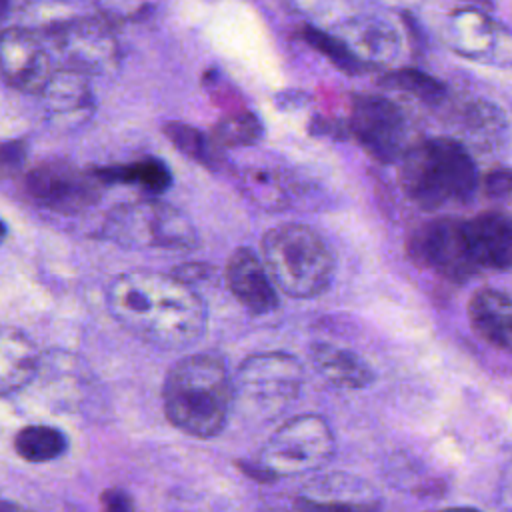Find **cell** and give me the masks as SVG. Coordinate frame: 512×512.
Masks as SVG:
<instances>
[{
  "mask_svg": "<svg viewBox=\"0 0 512 512\" xmlns=\"http://www.w3.org/2000/svg\"><path fill=\"white\" fill-rule=\"evenodd\" d=\"M24 190L38 206L58 214H78L100 200L102 184L92 170L64 160H48L24 176Z\"/></svg>",
  "mask_w": 512,
  "mask_h": 512,
  "instance_id": "cell-10",
  "label": "cell"
},
{
  "mask_svg": "<svg viewBox=\"0 0 512 512\" xmlns=\"http://www.w3.org/2000/svg\"><path fill=\"white\" fill-rule=\"evenodd\" d=\"M40 372V352L36 344L18 328H0V398L10 396L28 384Z\"/></svg>",
  "mask_w": 512,
  "mask_h": 512,
  "instance_id": "cell-17",
  "label": "cell"
},
{
  "mask_svg": "<svg viewBox=\"0 0 512 512\" xmlns=\"http://www.w3.org/2000/svg\"><path fill=\"white\" fill-rule=\"evenodd\" d=\"M164 414L170 424L194 438H214L228 422L234 382L224 358L194 352L176 360L162 384Z\"/></svg>",
  "mask_w": 512,
  "mask_h": 512,
  "instance_id": "cell-2",
  "label": "cell"
},
{
  "mask_svg": "<svg viewBox=\"0 0 512 512\" xmlns=\"http://www.w3.org/2000/svg\"><path fill=\"white\" fill-rule=\"evenodd\" d=\"M232 382L234 398L264 416H272L298 396L302 366L290 354L260 352L238 364Z\"/></svg>",
  "mask_w": 512,
  "mask_h": 512,
  "instance_id": "cell-7",
  "label": "cell"
},
{
  "mask_svg": "<svg viewBox=\"0 0 512 512\" xmlns=\"http://www.w3.org/2000/svg\"><path fill=\"white\" fill-rule=\"evenodd\" d=\"M296 512H380L376 502L368 500H346V498H324L302 494L294 500Z\"/></svg>",
  "mask_w": 512,
  "mask_h": 512,
  "instance_id": "cell-30",
  "label": "cell"
},
{
  "mask_svg": "<svg viewBox=\"0 0 512 512\" xmlns=\"http://www.w3.org/2000/svg\"><path fill=\"white\" fill-rule=\"evenodd\" d=\"M106 306L130 334L168 350L198 342L208 326L200 292L176 274L156 270L116 274L106 286Z\"/></svg>",
  "mask_w": 512,
  "mask_h": 512,
  "instance_id": "cell-1",
  "label": "cell"
},
{
  "mask_svg": "<svg viewBox=\"0 0 512 512\" xmlns=\"http://www.w3.org/2000/svg\"><path fill=\"white\" fill-rule=\"evenodd\" d=\"M24 28L32 32H46L56 36L72 18L68 0H28L22 8Z\"/></svg>",
  "mask_w": 512,
  "mask_h": 512,
  "instance_id": "cell-27",
  "label": "cell"
},
{
  "mask_svg": "<svg viewBox=\"0 0 512 512\" xmlns=\"http://www.w3.org/2000/svg\"><path fill=\"white\" fill-rule=\"evenodd\" d=\"M400 186L422 210H440L472 198L478 170L464 144L430 138L410 146L400 158Z\"/></svg>",
  "mask_w": 512,
  "mask_h": 512,
  "instance_id": "cell-3",
  "label": "cell"
},
{
  "mask_svg": "<svg viewBox=\"0 0 512 512\" xmlns=\"http://www.w3.org/2000/svg\"><path fill=\"white\" fill-rule=\"evenodd\" d=\"M40 96L48 118L58 126H78L88 120L94 108L88 76L74 68L54 70Z\"/></svg>",
  "mask_w": 512,
  "mask_h": 512,
  "instance_id": "cell-15",
  "label": "cell"
},
{
  "mask_svg": "<svg viewBox=\"0 0 512 512\" xmlns=\"http://www.w3.org/2000/svg\"><path fill=\"white\" fill-rule=\"evenodd\" d=\"M0 512H32L24 504L10 500V498H0Z\"/></svg>",
  "mask_w": 512,
  "mask_h": 512,
  "instance_id": "cell-34",
  "label": "cell"
},
{
  "mask_svg": "<svg viewBox=\"0 0 512 512\" xmlns=\"http://www.w3.org/2000/svg\"><path fill=\"white\" fill-rule=\"evenodd\" d=\"M26 156L24 142H2L0 144V174L16 172Z\"/></svg>",
  "mask_w": 512,
  "mask_h": 512,
  "instance_id": "cell-32",
  "label": "cell"
},
{
  "mask_svg": "<svg viewBox=\"0 0 512 512\" xmlns=\"http://www.w3.org/2000/svg\"><path fill=\"white\" fill-rule=\"evenodd\" d=\"M50 56L28 28H10L0 32V74L16 90L38 92L52 76Z\"/></svg>",
  "mask_w": 512,
  "mask_h": 512,
  "instance_id": "cell-12",
  "label": "cell"
},
{
  "mask_svg": "<svg viewBox=\"0 0 512 512\" xmlns=\"http://www.w3.org/2000/svg\"><path fill=\"white\" fill-rule=\"evenodd\" d=\"M102 238L124 248L188 252L200 242L192 220L162 200H136L114 206L102 222Z\"/></svg>",
  "mask_w": 512,
  "mask_h": 512,
  "instance_id": "cell-5",
  "label": "cell"
},
{
  "mask_svg": "<svg viewBox=\"0 0 512 512\" xmlns=\"http://www.w3.org/2000/svg\"><path fill=\"white\" fill-rule=\"evenodd\" d=\"M456 36V46L466 56H482L490 50V40L494 36V24L478 12H458L450 26Z\"/></svg>",
  "mask_w": 512,
  "mask_h": 512,
  "instance_id": "cell-23",
  "label": "cell"
},
{
  "mask_svg": "<svg viewBox=\"0 0 512 512\" xmlns=\"http://www.w3.org/2000/svg\"><path fill=\"white\" fill-rule=\"evenodd\" d=\"M484 190L490 196H506L512 192V172L510 170H492L484 178Z\"/></svg>",
  "mask_w": 512,
  "mask_h": 512,
  "instance_id": "cell-33",
  "label": "cell"
},
{
  "mask_svg": "<svg viewBox=\"0 0 512 512\" xmlns=\"http://www.w3.org/2000/svg\"><path fill=\"white\" fill-rule=\"evenodd\" d=\"M158 0H96L100 16L110 24H132L148 18Z\"/></svg>",
  "mask_w": 512,
  "mask_h": 512,
  "instance_id": "cell-29",
  "label": "cell"
},
{
  "mask_svg": "<svg viewBox=\"0 0 512 512\" xmlns=\"http://www.w3.org/2000/svg\"><path fill=\"white\" fill-rule=\"evenodd\" d=\"M408 256L446 280L464 282L480 268L470 252L464 220L434 218L418 226L406 244Z\"/></svg>",
  "mask_w": 512,
  "mask_h": 512,
  "instance_id": "cell-8",
  "label": "cell"
},
{
  "mask_svg": "<svg viewBox=\"0 0 512 512\" xmlns=\"http://www.w3.org/2000/svg\"><path fill=\"white\" fill-rule=\"evenodd\" d=\"M348 130L354 140L378 162L400 160L410 146L408 124L400 106L378 94H360L352 100Z\"/></svg>",
  "mask_w": 512,
  "mask_h": 512,
  "instance_id": "cell-9",
  "label": "cell"
},
{
  "mask_svg": "<svg viewBox=\"0 0 512 512\" xmlns=\"http://www.w3.org/2000/svg\"><path fill=\"white\" fill-rule=\"evenodd\" d=\"M164 134L188 158L204 164L206 168H218L222 156H220V146L216 144L214 138L182 122H168L164 126Z\"/></svg>",
  "mask_w": 512,
  "mask_h": 512,
  "instance_id": "cell-22",
  "label": "cell"
},
{
  "mask_svg": "<svg viewBox=\"0 0 512 512\" xmlns=\"http://www.w3.org/2000/svg\"><path fill=\"white\" fill-rule=\"evenodd\" d=\"M224 280L232 296L250 314H268L278 308L276 286L262 262V258L246 246L236 248L226 264Z\"/></svg>",
  "mask_w": 512,
  "mask_h": 512,
  "instance_id": "cell-13",
  "label": "cell"
},
{
  "mask_svg": "<svg viewBox=\"0 0 512 512\" xmlns=\"http://www.w3.org/2000/svg\"><path fill=\"white\" fill-rule=\"evenodd\" d=\"M264 134V126L252 112H232L218 120L212 138L220 148L252 146Z\"/></svg>",
  "mask_w": 512,
  "mask_h": 512,
  "instance_id": "cell-25",
  "label": "cell"
},
{
  "mask_svg": "<svg viewBox=\"0 0 512 512\" xmlns=\"http://www.w3.org/2000/svg\"><path fill=\"white\" fill-rule=\"evenodd\" d=\"M382 84L386 88L406 92V94H410L422 102H428V104H438L446 96V86L438 78H434L418 68L392 70L386 76H382Z\"/></svg>",
  "mask_w": 512,
  "mask_h": 512,
  "instance_id": "cell-24",
  "label": "cell"
},
{
  "mask_svg": "<svg viewBox=\"0 0 512 512\" xmlns=\"http://www.w3.org/2000/svg\"><path fill=\"white\" fill-rule=\"evenodd\" d=\"M262 262L278 290L292 298L322 294L334 276V256L310 226L286 222L262 236Z\"/></svg>",
  "mask_w": 512,
  "mask_h": 512,
  "instance_id": "cell-4",
  "label": "cell"
},
{
  "mask_svg": "<svg viewBox=\"0 0 512 512\" xmlns=\"http://www.w3.org/2000/svg\"><path fill=\"white\" fill-rule=\"evenodd\" d=\"M92 172L102 186L126 184V186H138L152 194L164 192L172 182L168 166L158 158H142L132 164L100 166V168H92Z\"/></svg>",
  "mask_w": 512,
  "mask_h": 512,
  "instance_id": "cell-20",
  "label": "cell"
},
{
  "mask_svg": "<svg viewBox=\"0 0 512 512\" xmlns=\"http://www.w3.org/2000/svg\"><path fill=\"white\" fill-rule=\"evenodd\" d=\"M310 358L314 368L334 386L366 388L374 380L370 366L350 350L326 342H316L310 348Z\"/></svg>",
  "mask_w": 512,
  "mask_h": 512,
  "instance_id": "cell-19",
  "label": "cell"
},
{
  "mask_svg": "<svg viewBox=\"0 0 512 512\" xmlns=\"http://www.w3.org/2000/svg\"><path fill=\"white\" fill-rule=\"evenodd\" d=\"M470 252L478 268H512V216L488 210L464 220Z\"/></svg>",
  "mask_w": 512,
  "mask_h": 512,
  "instance_id": "cell-16",
  "label": "cell"
},
{
  "mask_svg": "<svg viewBox=\"0 0 512 512\" xmlns=\"http://www.w3.org/2000/svg\"><path fill=\"white\" fill-rule=\"evenodd\" d=\"M332 454L334 436L328 422L318 414H300L270 434L246 472H258L260 480L294 476L322 468Z\"/></svg>",
  "mask_w": 512,
  "mask_h": 512,
  "instance_id": "cell-6",
  "label": "cell"
},
{
  "mask_svg": "<svg viewBox=\"0 0 512 512\" xmlns=\"http://www.w3.org/2000/svg\"><path fill=\"white\" fill-rule=\"evenodd\" d=\"M66 68H74L86 76L106 74L118 62V40L112 24L100 18H72L56 36Z\"/></svg>",
  "mask_w": 512,
  "mask_h": 512,
  "instance_id": "cell-11",
  "label": "cell"
},
{
  "mask_svg": "<svg viewBox=\"0 0 512 512\" xmlns=\"http://www.w3.org/2000/svg\"><path fill=\"white\" fill-rule=\"evenodd\" d=\"M474 332L488 344L512 352V298L498 290H478L468 302Z\"/></svg>",
  "mask_w": 512,
  "mask_h": 512,
  "instance_id": "cell-18",
  "label": "cell"
},
{
  "mask_svg": "<svg viewBox=\"0 0 512 512\" xmlns=\"http://www.w3.org/2000/svg\"><path fill=\"white\" fill-rule=\"evenodd\" d=\"M8 6H10V0H0V20L4 18V14H6Z\"/></svg>",
  "mask_w": 512,
  "mask_h": 512,
  "instance_id": "cell-37",
  "label": "cell"
},
{
  "mask_svg": "<svg viewBox=\"0 0 512 512\" xmlns=\"http://www.w3.org/2000/svg\"><path fill=\"white\" fill-rule=\"evenodd\" d=\"M334 34L364 66L394 62L402 46L398 28L382 16H354L340 22Z\"/></svg>",
  "mask_w": 512,
  "mask_h": 512,
  "instance_id": "cell-14",
  "label": "cell"
},
{
  "mask_svg": "<svg viewBox=\"0 0 512 512\" xmlns=\"http://www.w3.org/2000/svg\"><path fill=\"white\" fill-rule=\"evenodd\" d=\"M300 36L306 44H310L314 50H318L322 56H326L336 68H340L346 74H358L366 68L334 32H326L314 26H304L300 30Z\"/></svg>",
  "mask_w": 512,
  "mask_h": 512,
  "instance_id": "cell-26",
  "label": "cell"
},
{
  "mask_svg": "<svg viewBox=\"0 0 512 512\" xmlns=\"http://www.w3.org/2000/svg\"><path fill=\"white\" fill-rule=\"evenodd\" d=\"M436 512H478L474 508H444V510H436Z\"/></svg>",
  "mask_w": 512,
  "mask_h": 512,
  "instance_id": "cell-36",
  "label": "cell"
},
{
  "mask_svg": "<svg viewBox=\"0 0 512 512\" xmlns=\"http://www.w3.org/2000/svg\"><path fill=\"white\" fill-rule=\"evenodd\" d=\"M240 186L244 194L258 206L266 210H276L286 204V192L280 178L262 168H248L240 176Z\"/></svg>",
  "mask_w": 512,
  "mask_h": 512,
  "instance_id": "cell-28",
  "label": "cell"
},
{
  "mask_svg": "<svg viewBox=\"0 0 512 512\" xmlns=\"http://www.w3.org/2000/svg\"><path fill=\"white\" fill-rule=\"evenodd\" d=\"M14 450L26 462H52L68 450V438L56 426L28 424L16 432Z\"/></svg>",
  "mask_w": 512,
  "mask_h": 512,
  "instance_id": "cell-21",
  "label": "cell"
},
{
  "mask_svg": "<svg viewBox=\"0 0 512 512\" xmlns=\"http://www.w3.org/2000/svg\"><path fill=\"white\" fill-rule=\"evenodd\" d=\"M102 512H138L132 496L122 488H108L100 496Z\"/></svg>",
  "mask_w": 512,
  "mask_h": 512,
  "instance_id": "cell-31",
  "label": "cell"
},
{
  "mask_svg": "<svg viewBox=\"0 0 512 512\" xmlns=\"http://www.w3.org/2000/svg\"><path fill=\"white\" fill-rule=\"evenodd\" d=\"M6 236H8V226H6V222L0 218V244L6 240Z\"/></svg>",
  "mask_w": 512,
  "mask_h": 512,
  "instance_id": "cell-35",
  "label": "cell"
}]
</instances>
